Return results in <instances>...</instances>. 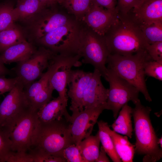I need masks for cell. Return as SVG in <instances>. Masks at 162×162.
<instances>
[{
	"label": "cell",
	"mask_w": 162,
	"mask_h": 162,
	"mask_svg": "<svg viewBox=\"0 0 162 162\" xmlns=\"http://www.w3.org/2000/svg\"><path fill=\"white\" fill-rule=\"evenodd\" d=\"M110 54L133 55L146 50L147 44L139 26L127 14L118 18L104 36Z\"/></svg>",
	"instance_id": "obj_1"
},
{
	"label": "cell",
	"mask_w": 162,
	"mask_h": 162,
	"mask_svg": "<svg viewBox=\"0 0 162 162\" xmlns=\"http://www.w3.org/2000/svg\"><path fill=\"white\" fill-rule=\"evenodd\" d=\"M70 123L65 119L48 123L38 119L30 148L62 158L64 149L74 143Z\"/></svg>",
	"instance_id": "obj_2"
},
{
	"label": "cell",
	"mask_w": 162,
	"mask_h": 162,
	"mask_svg": "<svg viewBox=\"0 0 162 162\" xmlns=\"http://www.w3.org/2000/svg\"><path fill=\"white\" fill-rule=\"evenodd\" d=\"M134 104L132 115L136 139L135 151L144 155L143 162L158 161L162 158V150L158 143V138L150 119L152 109L142 105L140 100Z\"/></svg>",
	"instance_id": "obj_3"
},
{
	"label": "cell",
	"mask_w": 162,
	"mask_h": 162,
	"mask_svg": "<svg viewBox=\"0 0 162 162\" xmlns=\"http://www.w3.org/2000/svg\"><path fill=\"white\" fill-rule=\"evenodd\" d=\"M150 60L146 50L127 56L110 54L107 68L132 85L150 102L152 99L146 86L144 67L146 62Z\"/></svg>",
	"instance_id": "obj_4"
},
{
	"label": "cell",
	"mask_w": 162,
	"mask_h": 162,
	"mask_svg": "<svg viewBox=\"0 0 162 162\" xmlns=\"http://www.w3.org/2000/svg\"><path fill=\"white\" fill-rule=\"evenodd\" d=\"M81 21L78 54L82 58L83 63L92 65L105 78L108 71L106 64L110 54L104 37Z\"/></svg>",
	"instance_id": "obj_5"
},
{
	"label": "cell",
	"mask_w": 162,
	"mask_h": 162,
	"mask_svg": "<svg viewBox=\"0 0 162 162\" xmlns=\"http://www.w3.org/2000/svg\"><path fill=\"white\" fill-rule=\"evenodd\" d=\"M81 21L75 19L47 34L37 42L56 54H77Z\"/></svg>",
	"instance_id": "obj_6"
},
{
	"label": "cell",
	"mask_w": 162,
	"mask_h": 162,
	"mask_svg": "<svg viewBox=\"0 0 162 162\" xmlns=\"http://www.w3.org/2000/svg\"><path fill=\"white\" fill-rule=\"evenodd\" d=\"M108 69V68H107ZM110 87L106 102V110H111L116 119L122 108L129 101L134 104L140 100V92L132 85L108 69L104 78Z\"/></svg>",
	"instance_id": "obj_7"
},
{
	"label": "cell",
	"mask_w": 162,
	"mask_h": 162,
	"mask_svg": "<svg viewBox=\"0 0 162 162\" xmlns=\"http://www.w3.org/2000/svg\"><path fill=\"white\" fill-rule=\"evenodd\" d=\"M29 109L24 86L19 80L0 104V126L10 134L18 121Z\"/></svg>",
	"instance_id": "obj_8"
},
{
	"label": "cell",
	"mask_w": 162,
	"mask_h": 162,
	"mask_svg": "<svg viewBox=\"0 0 162 162\" xmlns=\"http://www.w3.org/2000/svg\"><path fill=\"white\" fill-rule=\"evenodd\" d=\"M56 53L40 46L30 57L17 63L11 69L25 88L40 78L43 72L48 68L50 62Z\"/></svg>",
	"instance_id": "obj_9"
},
{
	"label": "cell",
	"mask_w": 162,
	"mask_h": 162,
	"mask_svg": "<svg viewBox=\"0 0 162 162\" xmlns=\"http://www.w3.org/2000/svg\"><path fill=\"white\" fill-rule=\"evenodd\" d=\"M57 4L46 8L28 22L37 42L47 34L76 19Z\"/></svg>",
	"instance_id": "obj_10"
},
{
	"label": "cell",
	"mask_w": 162,
	"mask_h": 162,
	"mask_svg": "<svg viewBox=\"0 0 162 162\" xmlns=\"http://www.w3.org/2000/svg\"><path fill=\"white\" fill-rule=\"evenodd\" d=\"M61 57L55 55L51 60L47 71L39 80L24 88V93L30 109L38 111L50 101L53 89L50 86L49 79L53 71L59 64Z\"/></svg>",
	"instance_id": "obj_11"
},
{
	"label": "cell",
	"mask_w": 162,
	"mask_h": 162,
	"mask_svg": "<svg viewBox=\"0 0 162 162\" xmlns=\"http://www.w3.org/2000/svg\"><path fill=\"white\" fill-rule=\"evenodd\" d=\"M37 111L29 109L18 121L10 133L12 151L27 152L30 148L38 121Z\"/></svg>",
	"instance_id": "obj_12"
},
{
	"label": "cell",
	"mask_w": 162,
	"mask_h": 162,
	"mask_svg": "<svg viewBox=\"0 0 162 162\" xmlns=\"http://www.w3.org/2000/svg\"><path fill=\"white\" fill-rule=\"evenodd\" d=\"M106 105L83 110L71 116L69 124L74 143L78 146L84 139L91 135L93 127Z\"/></svg>",
	"instance_id": "obj_13"
},
{
	"label": "cell",
	"mask_w": 162,
	"mask_h": 162,
	"mask_svg": "<svg viewBox=\"0 0 162 162\" xmlns=\"http://www.w3.org/2000/svg\"><path fill=\"white\" fill-rule=\"evenodd\" d=\"M118 18V12L116 8L108 9L92 2L81 21L95 32L104 36Z\"/></svg>",
	"instance_id": "obj_14"
},
{
	"label": "cell",
	"mask_w": 162,
	"mask_h": 162,
	"mask_svg": "<svg viewBox=\"0 0 162 162\" xmlns=\"http://www.w3.org/2000/svg\"><path fill=\"white\" fill-rule=\"evenodd\" d=\"M92 72L82 70H71L67 85V95L71 100L70 110L74 115L84 110L83 100L84 93L92 77Z\"/></svg>",
	"instance_id": "obj_15"
},
{
	"label": "cell",
	"mask_w": 162,
	"mask_h": 162,
	"mask_svg": "<svg viewBox=\"0 0 162 162\" xmlns=\"http://www.w3.org/2000/svg\"><path fill=\"white\" fill-rule=\"evenodd\" d=\"M61 54L60 62L51 75L49 82L52 88L57 91L59 96L68 100L66 87L69 74L73 67L79 65L80 63L79 60L81 56L80 54Z\"/></svg>",
	"instance_id": "obj_16"
},
{
	"label": "cell",
	"mask_w": 162,
	"mask_h": 162,
	"mask_svg": "<svg viewBox=\"0 0 162 162\" xmlns=\"http://www.w3.org/2000/svg\"><path fill=\"white\" fill-rule=\"evenodd\" d=\"M101 76L100 72L94 69L84 93L83 100L84 109L106 105L109 89L103 85Z\"/></svg>",
	"instance_id": "obj_17"
},
{
	"label": "cell",
	"mask_w": 162,
	"mask_h": 162,
	"mask_svg": "<svg viewBox=\"0 0 162 162\" xmlns=\"http://www.w3.org/2000/svg\"><path fill=\"white\" fill-rule=\"evenodd\" d=\"M127 14L139 25L162 20V0H140Z\"/></svg>",
	"instance_id": "obj_18"
},
{
	"label": "cell",
	"mask_w": 162,
	"mask_h": 162,
	"mask_svg": "<svg viewBox=\"0 0 162 162\" xmlns=\"http://www.w3.org/2000/svg\"><path fill=\"white\" fill-rule=\"evenodd\" d=\"M68 101L59 96L50 101L38 111V121L48 123L65 119L70 123L71 116L67 109Z\"/></svg>",
	"instance_id": "obj_19"
},
{
	"label": "cell",
	"mask_w": 162,
	"mask_h": 162,
	"mask_svg": "<svg viewBox=\"0 0 162 162\" xmlns=\"http://www.w3.org/2000/svg\"><path fill=\"white\" fill-rule=\"evenodd\" d=\"M37 49L26 40L14 44L0 54V60L4 64L19 62L29 58Z\"/></svg>",
	"instance_id": "obj_20"
},
{
	"label": "cell",
	"mask_w": 162,
	"mask_h": 162,
	"mask_svg": "<svg viewBox=\"0 0 162 162\" xmlns=\"http://www.w3.org/2000/svg\"><path fill=\"white\" fill-rule=\"evenodd\" d=\"M47 7L39 0H18L13 10L15 21L29 22Z\"/></svg>",
	"instance_id": "obj_21"
},
{
	"label": "cell",
	"mask_w": 162,
	"mask_h": 162,
	"mask_svg": "<svg viewBox=\"0 0 162 162\" xmlns=\"http://www.w3.org/2000/svg\"><path fill=\"white\" fill-rule=\"evenodd\" d=\"M104 127L110 136L116 151L123 162H132L135 152V145L128 140V137L123 136L111 130L107 122L104 121Z\"/></svg>",
	"instance_id": "obj_22"
},
{
	"label": "cell",
	"mask_w": 162,
	"mask_h": 162,
	"mask_svg": "<svg viewBox=\"0 0 162 162\" xmlns=\"http://www.w3.org/2000/svg\"><path fill=\"white\" fill-rule=\"evenodd\" d=\"M133 108L128 104L124 106L111 127L116 132L131 138L133 129L131 121Z\"/></svg>",
	"instance_id": "obj_23"
},
{
	"label": "cell",
	"mask_w": 162,
	"mask_h": 162,
	"mask_svg": "<svg viewBox=\"0 0 162 162\" xmlns=\"http://www.w3.org/2000/svg\"><path fill=\"white\" fill-rule=\"evenodd\" d=\"M100 138L98 132L90 135L82 140L78 146L84 162H95L100 149Z\"/></svg>",
	"instance_id": "obj_24"
},
{
	"label": "cell",
	"mask_w": 162,
	"mask_h": 162,
	"mask_svg": "<svg viewBox=\"0 0 162 162\" xmlns=\"http://www.w3.org/2000/svg\"><path fill=\"white\" fill-rule=\"evenodd\" d=\"M26 40L23 31L14 24L0 32V53L10 46Z\"/></svg>",
	"instance_id": "obj_25"
},
{
	"label": "cell",
	"mask_w": 162,
	"mask_h": 162,
	"mask_svg": "<svg viewBox=\"0 0 162 162\" xmlns=\"http://www.w3.org/2000/svg\"><path fill=\"white\" fill-rule=\"evenodd\" d=\"M92 2V0H59L58 4L79 21L82 20Z\"/></svg>",
	"instance_id": "obj_26"
},
{
	"label": "cell",
	"mask_w": 162,
	"mask_h": 162,
	"mask_svg": "<svg viewBox=\"0 0 162 162\" xmlns=\"http://www.w3.org/2000/svg\"><path fill=\"white\" fill-rule=\"evenodd\" d=\"M100 142L104 149L112 160L114 162H121L122 160L117 154L112 139L105 130L104 121H99L98 122Z\"/></svg>",
	"instance_id": "obj_27"
},
{
	"label": "cell",
	"mask_w": 162,
	"mask_h": 162,
	"mask_svg": "<svg viewBox=\"0 0 162 162\" xmlns=\"http://www.w3.org/2000/svg\"><path fill=\"white\" fill-rule=\"evenodd\" d=\"M139 26L147 44L162 41V20Z\"/></svg>",
	"instance_id": "obj_28"
},
{
	"label": "cell",
	"mask_w": 162,
	"mask_h": 162,
	"mask_svg": "<svg viewBox=\"0 0 162 162\" xmlns=\"http://www.w3.org/2000/svg\"><path fill=\"white\" fill-rule=\"evenodd\" d=\"M12 4L7 2L0 4V32L9 27L15 21Z\"/></svg>",
	"instance_id": "obj_29"
},
{
	"label": "cell",
	"mask_w": 162,
	"mask_h": 162,
	"mask_svg": "<svg viewBox=\"0 0 162 162\" xmlns=\"http://www.w3.org/2000/svg\"><path fill=\"white\" fill-rule=\"evenodd\" d=\"M11 144L9 133L0 126V162H7L12 151Z\"/></svg>",
	"instance_id": "obj_30"
},
{
	"label": "cell",
	"mask_w": 162,
	"mask_h": 162,
	"mask_svg": "<svg viewBox=\"0 0 162 162\" xmlns=\"http://www.w3.org/2000/svg\"><path fill=\"white\" fill-rule=\"evenodd\" d=\"M145 75L162 81V60H149L145 63L144 67Z\"/></svg>",
	"instance_id": "obj_31"
},
{
	"label": "cell",
	"mask_w": 162,
	"mask_h": 162,
	"mask_svg": "<svg viewBox=\"0 0 162 162\" xmlns=\"http://www.w3.org/2000/svg\"><path fill=\"white\" fill-rule=\"evenodd\" d=\"M62 157L66 162H84L78 146L74 143L63 150Z\"/></svg>",
	"instance_id": "obj_32"
},
{
	"label": "cell",
	"mask_w": 162,
	"mask_h": 162,
	"mask_svg": "<svg viewBox=\"0 0 162 162\" xmlns=\"http://www.w3.org/2000/svg\"><path fill=\"white\" fill-rule=\"evenodd\" d=\"M28 153L32 156L33 162H65L64 158L45 153L40 151L30 149Z\"/></svg>",
	"instance_id": "obj_33"
},
{
	"label": "cell",
	"mask_w": 162,
	"mask_h": 162,
	"mask_svg": "<svg viewBox=\"0 0 162 162\" xmlns=\"http://www.w3.org/2000/svg\"><path fill=\"white\" fill-rule=\"evenodd\" d=\"M146 50L152 60H162V41L147 44Z\"/></svg>",
	"instance_id": "obj_34"
},
{
	"label": "cell",
	"mask_w": 162,
	"mask_h": 162,
	"mask_svg": "<svg viewBox=\"0 0 162 162\" xmlns=\"http://www.w3.org/2000/svg\"><path fill=\"white\" fill-rule=\"evenodd\" d=\"M140 0H118L116 8L119 13L127 14Z\"/></svg>",
	"instance_id": "obj_35"
},
{
	"label": "cell",
	"mask_w": 162,
	"mask_h": 162,
	"mask_svg": "<svg viewBox=\"0 0 162 162\" xmlns=\"http://www.w3.org/2000/svg\"><path fill=\"white\" fill-rule=\"evenodd\" d=\"M6 162H33L31 155L27 152L12 151Z\"/></svg>",
	"instance_id": "obj_36"
},
{
	"label": "cell",
	"mask_w": 162,
	"mask_h": 162,
	"mask_svg": "<svg viewBox=\"0 0 162 162\" xmlns=\"http://www.w3.org/2000/svg\"><path fill=\"white\" fill-rule=\"evenodd\" d=\"M19 81L16 76L11 78H7L5 76H0V95L9 92Z\"/></svg>",
	"instance_id": "obj_37"
},
{
	"label": "cell",
	"mask_w": 162,
	"mask_h": 162,
	"mask_svg": "<svg viewBox=\"0 0 162 162\" xmlns=\"http://www.w3.org/2000/svg\"><path fill=\"white\" fill-rule=\"evenodd\" d=\"M94 3L105 8L113 10L116 8V0H92Z\"/></svg>",
	"instance_id": "obj_38"
},
{
	"label": "cell",
	"mask_w": 162,
	"mask_h": 162,
	"mask_svg": "<svg viewBox=\"0 0 162 162\" xmlns=\"http://www.w3.org/2000/svg\"><path fill=\"white\" fill-rule=\"evenodd\" d=\"M106 153L102 146H101L98 157L96 160V162H109L110 160L106 156Z\"/></svg>",
	"instance_id": "obj_39"
},
{
	"label": "cell",
	"mask_w": 162,
	"mask_h": 162,
	"mask_svg": "<svg viewBox=\"0 0 162 162\" xmlns=\"http://www.w3.org/2000/svg\"><path fill=\"white\" fill-rule=\"evenodd\" d=\"M12 73V71L7 68L4 64L0 60V76L11 74Z\"/></svg>",
	"instance_id": "obj_40"
},
{
	"label": "cell",
	"mask_w": 162,
	"mask_h": 162,
	"mask_svg": "<svg viewBox=\"0 0 162 162\" xmlns=\"http://www.w3.org/2000/svg\"><path fill=\"white\" fill-rule=\"evenodd\" d=\"M45 4L47 7L51 6L58 4L59 0H39Z\"/></svg>",
	"instance_id": "obj_41"
},
{
	"label": "cell",
	"mask_w": 162,
	"mask_h": 162,
	"mask_svg": "<svg viewBox=\"0 0 162 162\" xmlns=\"http://www.w3.org/2000/svg\"><path fill=\"white\" fill-rule=\"evenodd\" d=\"M162 136L160 138H158V144L160 146V147L162 148Z\"/></svg>",
	"instance_id": "obj_42"
}]
</instances>
